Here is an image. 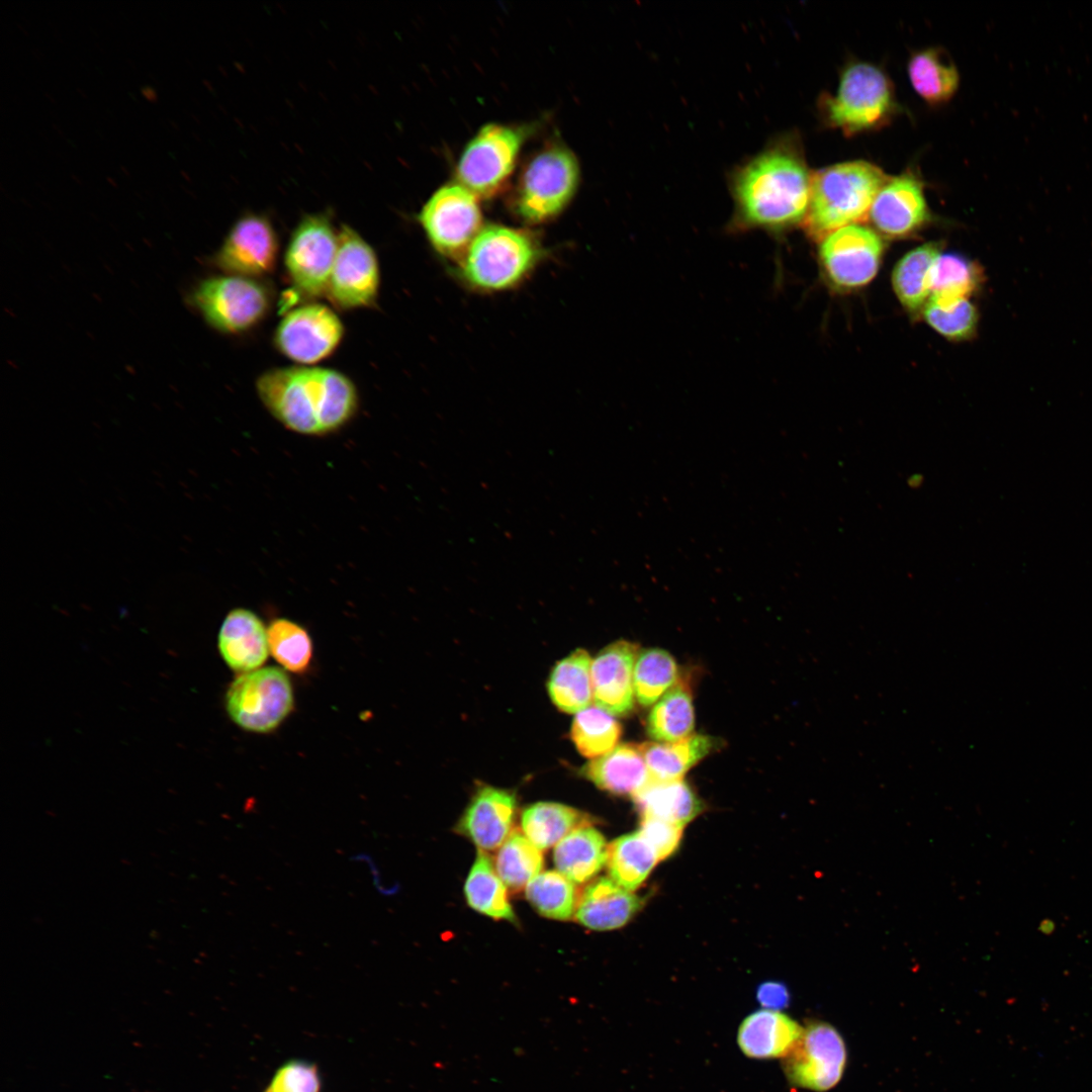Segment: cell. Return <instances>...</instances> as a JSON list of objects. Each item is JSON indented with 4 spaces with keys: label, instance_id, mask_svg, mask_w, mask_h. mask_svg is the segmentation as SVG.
<instances>
[{
    "label": "cell",
    "instance_id": "1",
    "mask_svg": "<svg viewBox=\"0 0 1092 1092\" xmlns=\"http://www.w3.org/2000/svg\"><path fill=\"white\" fill-rule=\"evenodd\" d=\"M256 389L273 418L301 435L334 433L354 417L358 407L353 381L331 368H274L259 376Z\"/></svg>",
    "mask_w": 1092,
    "mask_h": 1092
},
{
    "label": "cell",
    "instance_id": "2",
    "mask_svg": "<svg viewBox=\"0 0 1092 1092\" xmlns=\"http://www.w3.org/2000/svg\"><path fill=\"white\" fill-rule=\"evenodd\" d=\"M812 176L793 147L777 146L747 163L736 175L734 194L743 220L783 229L805 220Z\"/></svg>",
    "mask_w": 1092,
    "mask_h": 1092
},
{
    "label": "cell",
    "instance_id": "3",
    "mask_svg": "<svg viewBox=\"0 0 1092 1092\" xmlns=\"http://www.w3.org/2000/svg\"><path fill=\"white\" fill-rule=\"evenodd\" d=\"M889 178L867 161L838 163L812 175L806 228L823 240L829 234L869 217L873 202Z\"/></svg>",
    "mask_w": 1092,
    "mask_h": 1092
},
{
    "label": "cell",
    "instance_id": "4",
    "mask_svg": "<svg viewBox=\"0 0 1092 1092\" xmlns=\"http://www.w3.org/2000/svg\"><path fill=\"white\" fill-rule=\"evenodd\" d=\"M538 258V247L526 232L491 224L481 229L462 257L461 274L477 289L505 290L522 281Z\"/></svg>",
    "mask_w": 1092,
    "mask_h": 1092
},
{
    "label": "cell",
    "instance_id": "5",
    "mask_svg": "<svg viewBox=\"0 0 1092 1092\" xmlns=\"http://www.w3.org/2000/svg\"><path fill=\"white\" fill-rule=\"evenodd\" d=\"M826 120L850 135L881 127L896 109L892 84L878 67L854 63L843 71L836 93L823 102Z\"/></svg>",
    "mask_w": 1092,
    "mask_h": 1092
},
{
    "label": "cell",
    "instance_id": "6",
    "mask_svg": "<svg viewBox=\"0 0 1092 1092\" xmlns=\"http://www.w3.org/2000/svg\"><path fill=\"white\" fill-rule=\"evenodd\" d=\"M579 180L573 153L563 146H548L523 169L515 195L518 214L539 223L560 213L571 200Z\"/></svg>",
    "mask_w": 1092,
    "mask_h": 1092
},
{
    "label": "cell",
    "instance_id": "7",
    "mask_svg": "<svg viewBox=\"0 0 1092 1092\" xmlns=\"http://www.w3.org/2000/svg\"><path fill=\"white\" fill-rule=\"evenodd\" d=\"M190 301L210 327L239 334L265 317L271 296L258 279L226 274L202 280L191 292Z\"/></svg>",
    "mask_w": 1092,
    "mask_h": 1092
},
{
    "label": "cell",
    "instance_id": "8",
    "mask_svg": "<svg viewBox=\"0 0 1092 1092\" xmlns=\"http://www.w3.org/2000/svg\"><path fill=\"white\" fill-rule=\"evenodd\" d=\"M293 705L289 676L277 666L240 673L225 695L230 718L242 729L256 733L276 729L290 714Z\"/></svg>",
    "mask_w": 1092,
    "mask_h": 1092
},
{
    "label": "cell",
    "instance_id": "9",
    "mask_svg": "<svg viewBox=\"0 0 1092 1092\" xmlns=\"http://www.w3.org/2000/svg\"><path fill=\"white\" fill-rule=\"evenodd\" d=\"M524 138L523 128L498 123L482 126L462 152L456 169L459 184L476 197L498 193L514 170Z\"/></svg>",
    "mask_w": 1092,
    "mask_h": 1092
},
{
    "label": "cell",
    "instance_id": "10",
    "mask_svg": "<svg viewBox=\"0 0 1092 1092\" xmlns=\"http://www.w3.org/2000/svg\"><path fill=\"white\" fill-rule=\"evenodd\" d=\"M419 221L434 249L448 258H462L481 231L476 196L461 184L435 191L422 207Z\"/></svg>",
    "mask_w": 1092,
    "mask_h": 1092
},
{
    "label": "cell",
    "instance_id": "11",
    "mask_svg": "<svg viewBox=\"0 0 1092 1092\" xmlns=\"http://www.w3.org/2000/svg\"><path fill=\"white\" fill-rule=\"evenodd\" d=\"M338 250V234L324 213L305 215L288 242L284 263L294 288L313 298L326 294Z\"/></svg>",
    "mask_w": 1092,
    "mask_h": 1092
},
{
    "label": "cell",
    "instance_id": "12",
    "mask_svg": "<svg viewBox=\"0 0 1092 1092\" xmlns=\"http://www.w3.org/2000/svg\"><path fill=\"white\" fill-rule=\"evenodd\" d=\"M847 1054L844 1040L831 1024L812 1021L783 1058L788 1081L816 1092L833 1088L842 1078Z\"/></svg>",
    "mask_w": 1092,
    "mask_h": 1092
},
{
    "label": "cell",
    "instance_id": "13",
    "mask_svg": "<svg viewBox=\"0 0 1092 1092\" xmlns=\"http://www.w3.org/2000/svg\"><path fill=\"white\" fill-rule=\"evenodd\" d=\"M380 272L373 248L351 226L338 233V250L326 295L339 308L371 306L377 298Z\"/></svg>",
    "mask_w": 1092,
    "mask_h": 1092
},
{
    "label": "cell",
    "instance_id": "14",
    "mask_svg": "<svg viewBox=\"0 0 1092 1092\" xmlns=\"http://www.w3.org/2000/svg\"><path fill=\"white\" fill-rule=\"evenodd\" d=\"M884 251L878 234L859 223L841 228L820 245L819 257L827 278L837 287L864 286L876 276Z\"/></svg>",
    "mask_w": 1092,
    "mask_h": 1092
},
{
    "label": "cell",
    "instance_id": "15",
    "mask_svg": "<svg viewBox=\"0 0 1092 1092\" xmlns=\"http://www.w3.org/2000/svg\"><path fill=\"white\" fill-rule=\"evenodd\" d=\"M344 336L337 313L322 303H308L290 310L279 323L274 342L285 357L310 365L330 356Z\"/></svg>",
    "mask_w": 1092,
    "mask_h": 1092
},
{
    "label": "cell",
    "instance_id": "16",
    "mask_svg": "<svg viewBox=\"0 0 1092 1092\" xmlns=\"http://www.w3.org/2000/svg\"><path fill=\"white\" fill-rule=\"evenodd\" d=\"M279 245L272 223L259 214H246L229 231L213 261L230 275L257 279L274 270Z\"/></svg>",
    "mask_w": 1092,
    "mask_h": 1092
},
{
    "label": "cell",
    "instance_id": "17",
    "mask_svg": "<svg viewBox=\"0 0 1092 1092\" xmlns=\"http://www.w3.org/2000/svg\"><path fill=\"white\" fill-rule=\"evenodd\" d=\"M638 654V644L620 640L604 648L593 660L590 675L596 707L613 716L632 712L634 666Z\"/></svg>",
    "mask_w": 1092,
    "mask_h": 1092
},
{
    "label": "cell",
    "instance_id": "18",
    "mask_svg": "<svg viewBox=\"0 0 1092 1092\" xmlns=\"http://www.w3.org/2000/svg\"><path fill=\"white\" fill-rule=\"evenodd\" d=\"M869 217L887 237L913 234L928 218L921 181L910 172L888 179L879 190Z\"/></svg>",
    "mask_w": 1092,
    "mask_h": 1092
},
{
    "label": "cell",
    "instance_id": "19",
    "mask_svg": "<svg viewBox=\"0 0 1092 1092\" xmlns=\"http://www.w3.org/2000/svg\"><path fill=\"white\" fill-rule=\"evenodd\" d=\"M516 809L517 800L513 793L483 786L471 799L457 829L480 850H494L512 833Z\"/></svg>",
    "mask_w": 1092,
    "mask_h": 1092
},
{
    "label": "cell",
    "instance_id": "20",
    "mask_svg": "<svg viewBox=\"0 0 1092 1092\" xmlns=\"http://www.w3.org/2000/svg\"><path fill=\"white\" fill-rule=\"evenodd\" d=\"M217 642L224 662L240 673L260 668L270 653L267 628L256 613L245 608L226 614Z\"/></svg>",
    "mask_w": 1092,
    "mask_h": 1092
},
{
    "label": "cell",
    "instance_id": "21",
    "mask_svg": "<svg viewBox=\"0 0 1092 1092\" xmlns=\"http://www.w3.org/2000/svg\"><path fill=\"white\" fill-rule=\"evenodd\" d=\"M803 1027L779 1010L762 1009L741 1022L737 1043L751 1059L784 1058L801 1036Z\"/></svg>",
    "mask_w": 1092,
    "mask_h": 1092
},
{
    "label": "cell",
    "instance_id": "22",
    "mask_svg": "<svg viewBox=\"0 0 1092 1092\" xmlns=\"http://www.w3.org/2000/svg\"><path fill=\"white\" fill-rule=\"evenodd\" d=\"M641 907V900L612 879L600 878L578 897L575 919L594 930H612L625 925Z\"/></svg>",
    "mask_w": 1092,
    "mask_h": 1092
},
{
    "label": "cell",
    "instance_id": "23",
    "mask_svg": "<svg viewBox=\"0 0 1092 1092\" xmlns=\"http://www.w3.org/2000/svg\"><path fill=\"white\" fill-rule=\"evenodd\" d=\"M581 771L601 790L621 796L633 797L650 781L640 744L633 743L617 745L587 762Z\"/></svg>",
    "mask_w": 1092,
    "mask_h": 1092
},
{
    "label": "cell",
    "instance_id": "24",
    "mask_svg": "<svg viewBox=\"0 0 1092 1092\" xmlns=\"http://www.w3.org/2000/svg\"><path fill=\"white\" fill-rule=\"evenodd\" d=\"M608 846L602 833L589 823L563 837L554 848L553 859L559 873L581 884L594 878L607 862Z\"/></svg>",
    "mask_w": 1092,
    "mask_h": 1092
},
{
    "label": "cell",
    "instance_id": "25",
    "mask_svg": "<svg viewBox=\"0 0 1092 1092\" xmlns=\"http://www.w3.org/2000/svg\"><path fill=\"white\" fill-rule=\"evenodd\" d=\"M633 799L642 817L660 819L681 827L703 809L701 801L684 780L650 779Z\"/></svg>",
    "mask_w": 1092,
    "mask_h": 1092
},
{
    "label": "cell",
    "instance_id": "26",
    "mask_svg": "<svg viewBox=\"0 0 1092 1092\" xmlns=\"http://www.w3.org/2000/svg\"><path fill=\"white\" fill-rule=\"evenodd\" d=\"M719 740L693 734L675 742H645L640 744L651 780H682L687 771L710 754Z\"/></svg>",
    "mask_w": 1092,
    "mask_h": 1092
},
{
    "label": "cell",
    "instance_id": "27",
    "mask_svg": "<svg viewBox=\"0 0 1092 1092\" xmlns=\"http://www.w3.org/2000/svg\"><path fill=\"white\" fill-rule=\"evenodd\" d=\"M939 256L938 245L927 243L907 253L895 266L892 285L899 301L908 310L917 311L927 303Z\"/></svg>",
    "mask_w": 1092,
    "mask_h": 1092
},
{
    "label": "cell",
    "instance_id": "28",
    "mask_svg": "<svg viewBox=\"0 0 1092 1092\" xmlns=\"http://www.w3.org/2000/svg\"><path fill=\"white\" fill-rule=\"evenodd\" d=\"M908 76L916 93L932 105L947 102L960 82L957 67L938 48L915 53L908 62Z\"/></svg>",
    "mask_w": 1092,
    "mask_h": 1092
},
{
    "label": "cell",
    "instance_id": "29",
    "mask_svg": "<svg viewBox=\"0 0 1092 1092\" xmlns=\"http://www.w3.org/2000/svg\"><path fill=\"white\" fill-rule=\"evenodd\" d=\"M592 662L589 654L579 648L552 669L548 692L560 711L578 713L589 707L593 700Z\"/></svg>",
    "mask_w": 1092,
    "mask_h": 1092
},
{
    "label": "cell",
    "instance_id": "30",
    "mask_svg": "<svg viewBox=\"0 0 1092 1092\" xmlns=\"http://www.w3.org/2000/svg\"><path fill=\"white\" fill-rule=\"evenodd\" d=\"M695 712L690 688L677 680L653 706L646 723L654 741L675 742L694 733Z\"/></svg>",
    "mask_w": 1092,
    "mask_h": 1092
},
{
    "label": "cell",
    "instance_id": "31",
    "mask_svg": "<svg viewBox=\"0 0 1092 1092\" xmlns=\"http://www.w3.org/2000/svg\"><path fill=\"white\" fill-rule=\"evenodd\" d=\"M468 905L496 920L515 919L507 886L488 855L479 850L464 886Z\"/></svg>",
    "mask_w": 1092,
    "mask_h": 1092
},
{
    "label": "cell",
    "instance_id": "32",
    "mask_svg": "<svg viewBox=\"0 0 1092 1092\" xmlns=\"http://www.w3.org/2000/svg\"><path fill=\"white\" fill-rule=\"evenodd\" d=\"M588 823V817L569 806L539 802L529 806L522 814L525 836L540 850L557 844L573 829Z\"/></svg>",
    "mask_w": 1092,
    "mask_h": 1092
},
{
    "label": "cell",
    "instance_id": "33",
    "mask_svg": "<svg viewBox=\"0 0 1092 1092\" xmlns=\"http://www.w3.org/2000/svg\"><path fill=\"white\" fill-rule=\"evenodd\" d=\"M659 858L638 832L620 836L608 846L607 867L611 879L626 890H636Z\"/></svg>",
    "mask_w": 1092,
    "mask_h": 1092
},
{
    "label": "cell",
    "instance_id": "34",
    "mask_svg": "<svg viewBox=\"0 0 1092 1092\" xmlns=\"http://www.w3.org/2000/svg\"><path fill=\"white\" fill-rule=\"evenodd\" d=\"M982 279L981 269L972 261L956 254H940L933 269L928 300L948 305L969 299L981 285Z\"/></svg>",
    "mask_w": 1092,
    "mask_h": 1092
},
{
    "label": "cell",
    "instance_id": "35",
    "mask_svg": "<svg viewBox=\"0 0 1092 1092\" xmlns=\"http://www.w3.org/2000/svg\"><path fill=\"white\" fill-rule=\"evenodd\" d=\"M621 724L613 715L598 708L588 707L576 713L570 737L580 754L598 758L612 751L620 740Z\"/></svg>",
    "mask_w": 1092,
    "mask_h": 1092
},
{
    "label": "cell",
    "instance_id": "36",
    "mask_svg": "<svg viewBox=\"0 0 1092 1092\" xmlns=\"http://www.w3.org/2000/svg\"><path fill=\"white\" fill-rule=\"evenodd\" d=\"M677 676L676 662L667 651L642 650L634 666L635 699L643 707L651 706L676 684Z\"/></svg>",
    "mask_w": 1092,
    "mask_h": 1092
},
{
    "label": "cell",
    "instance_id": "37",
    "mask_svg": "<svg viewBox=\"0 0 1092 1092\" xmlns=\"http://www.w3.org/2000/svg\"><path fill=\"white\" fill-rule=\"evenodd\" d=\"M494 867L506 886L519 891L540 874L543 855L525 834L514 830L499 847Z\"/></svg>",
    "mask_w": 1092,
    "mask_h": 1092
},
{
    "label": "cell",
    "instance_id": "38",
    "mask_svg": "<svg viewBox=\"0 0 1092 1092\" xmlns=\"http://www.w3.org/2000/svg\"><path fill=\"white\" fill-rule=\"evenodd\" d=\"M526 897L541 915L556 920L569 919L578 901L573 882L558 871L536 876L526 887Z\"/></svg>",
    "mask_w": 1092,
    "mask_h": 1092
},
{
    "label": "cell",
    "instance_id": "39",
    "mask_svg": "<svg viewBox=\"0 0 1092 1092\" xmlns=\"http://www.w3.org/2000/svg\"><path fill=\"white\" fill-rule=\"evenodd\" d=\"M269 652L286 670L304 672L312 658V642L306 631L298 623L277 618L267 627Z\"/></svg>",
    "mask_w": 1092,
    "mask_h": 1092
},
{
    "label": "cell",
    "instance_id": "40",
    "mask_svg": "<svg viewBox=\"0 0 1092 1092\" xmlns=\"http://www.w3.org/2000/svg\"><path fill=\"white\" fill-rule=\"evenodd\" d=\"M923 308L927 324L948 340L970 339L977 330L978 311L969 299L948 305H939L928 300Z\"/></svg>",
    "mask_w": 1092,
    "mask_h": 1092
},
{
    "label": "cell",
    "instance_id": "41",
    "mask_svg": "<svg viewBox=\"0 0 1092 1092\" xmlns=\"http://www.w3.org/2000/svg\"><path fill=\"white\" fill-rule=\"evenodd\" d=\"M321 1080L312 1063L292 1060L275 1073L267 1092H320Z\"/></svg>",
    "mask_w": 1092,
    "mask_h": 1092
},
{
    "label": "cell",
    "instance_id": "42",
    "mask_svg": "<svg viewBox=\"0 0 1092 1092\" xmlns=\"http://www.w3.org/2000/svg\"><path fill=\"white\" fill-rule=\"evenodd\" d=\"M639 833L655 850L660 860L677 848L682 827L660 819L643 817Z\"/></svg>",
    "mask_w": 1092,
    "mask_h": 1092
},
{
    "label": "cell",
    "instance_id": "43",
    "mask_svg": "<svg viewBox=\"0 0 1092 1092\" xmlns=\"http://www.w3.org/2000/svg\"><path fill=\"white\" fill-rule=\"evenodd\" d=\"M757 999L762 1006L770 1010H779L788 1005L789 993L787 988L777 982H766L757 989Z\"/></svg>",
    "mask_w": 1092,
    "mask_h": 1092
}]
</instances>
